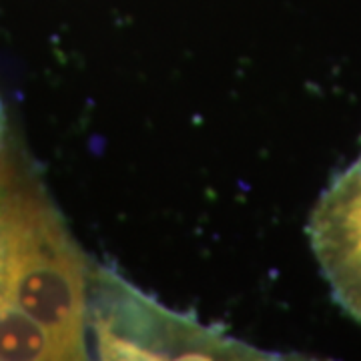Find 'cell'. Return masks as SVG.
Listing matches in <instances>:
<instances>
[{"label": "cell", "mask_w": 361, "mask_h": 361, "mask_svg": "<svg viewBox=\"0 0 361 361\" xmlns=\"http://www.w3.org/2000/svg\"><path fill=\"white\" fill-rule=\"evenodd\" d=\"M87 285V259L39 180L0 155V323L26 317L63 360H80Z\"/></svg>", "instance_id": "1"}, {"label": "cell", "mask_w": 361, "mask_h": 361, "mask_svg": "<svg viewBox=\"0 0 361 361\" xmlns=\"http://www.w3.org/2000/svg\"><path fill=\"white\" fill-rule=\"evenodd\" d=\"M92 325L104 360H259L257 349L153 303L115 273H89Z\"/></svg>", "instance_id": "2"}, {"label": "cell", "mask_w": 361, "mask_h": 361, "mask_svg": "<svg viewBox=\"0 0 361 361\" xmlns=\"http://www.w3.org/2000/svg\"><path fill=\"white\" fill-rule=\"evenodd\" d=\"M307 233L336 303L361 325V153L323 191Z\"/></svg>", "instance_id": "3"}]
</instances>
